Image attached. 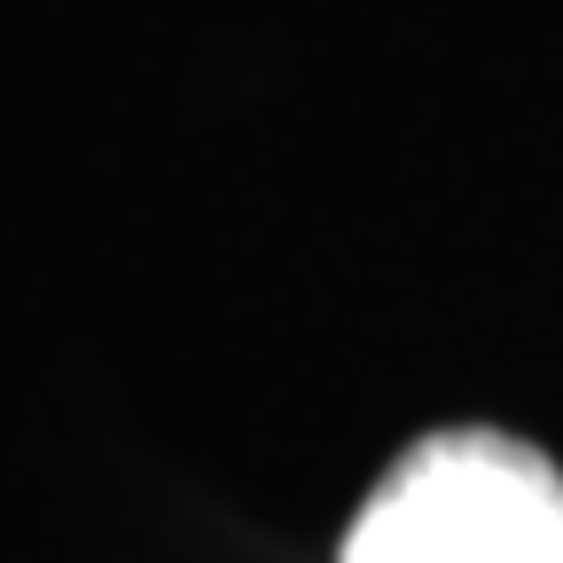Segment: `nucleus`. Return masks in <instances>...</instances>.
Listing matches in <instances>:
<instances>
[{"instance_id": "f257e3e1", "label": "nucleus", "mask_w": 563, "mask_h": 563, "mask_svg": "<svg viewBox=\"0 0 563 563\" xmlns=\"http://www.w3.org/2000/svg\"><path fill=\"white\" fill-rule=\"evenodd\" d=\"M336 563H563V470L501 431L415 439Z\"/></svg>"}]
</instances>
